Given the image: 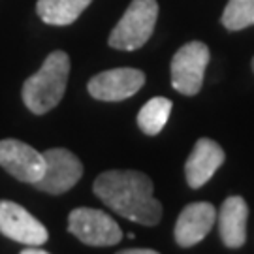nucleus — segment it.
<instances>
[{"label": "nucleus", "mask_w": 254, "mask_h": 254, "mask_svg": "<svg viewBox=\"0 0 254 254\" xmlns=\"http://www.w3.org/2000/svg\"><path fill=\"white\" fill-rule=\"evenodd\" d=\"M94 194L117 215L132 222L154 226L162 217V205L153 196V181L136 170H109L96 177Z\"/></svg>", "instance_id": "nucleus-1"}, {"label": "nucleus", "mask_w": 254, "mask_h": 254, "mask_svg": "<svg viewBox=\"0 0 254 254\" xmlns=\"http://www.w3.org/2000/svg\"><path fill=\"white\" fill-rule=\"evenodd\" d=\"M70 75V57L64 51L47 55L42 68L23 85V102L32 113L44 115L63 100Z\"/></svg>", "instance_id": "nucleus-2"}, {"label": "nucleus", "mask_w": 254, "mask_h": 254, "mask_svg": "<svg viewBox=\"0 0 254 254\" xmlns=\"http://www.w3.org/2000/svg\"><path fill=\"white\" fill-rule=\"evenodd\" d=\"M158 19L156 0H132L123 17L109 34L108 44L121 51H136L153 36Z\"/></svg>", "instance_id": "nucleus-3"}, {"label": "nucleus", "mask_w": 254, "mask_h": 254, "mask_svg": "<svg viewBox=\"0 0 254 254\" xmlns=\"http://www.w3.org/2000/svg\"><path fill=\"white\" fill-rule=\"evenodd\" d=\"M68 230L89 247H111L123 239V230L113 217L91 207L73 209L68 217Z\"/></svg>", "instance_id": "nucleus-4"}, {"label": "nucleus", "mask_w": 254, "mask_h": 254, "mask_svg": "<svg viewBox=\"0 0 254 254\" xmlns=\"http://www.w3.org/2000/svg\"><path fill=\"white\" fill-rule=\"evenodd\" d=\"M209 63V47L203 42H189L172 59V87L183 96L198 94Z\"/></svg>", "instance_id": "nucleus-5"}, {"label": "nucleus", "mask_w": 254, "mask_h": 254, "mask_svg": "<svg viewBox=\"0 0 254 254\" xmlns=\"http://www.w3.org/2000/svg\"><path fill=\"white\" fill-rule=\"evenodd\" d=\"M44 158H46V172L40 177V181L34 183L38 190L57 196V194L68 192L81 179L83 164L72 151L47 149L44 153Z\"/></svg>", "instance_id": "nucleus-6"}, {"label": "nucleus", "mask_w": 254, "mask_h": 254, "mask_svg": "<svg viewBox=\"0 0 254 254\" xmlns=\"http://www.w3.org/2000/svg\"><path fill=\"white\" fill-rule=\"evenodd\" d=\"M0 166L17 181L34 185L46 172V158L25 141L0 139Z\"/></svg>", "instance_id": "nucleus-7"}, {"label": "nucleus", "mask_w": 254, "mask_h": 254, "mask_svg": "<svg viewBox=\"0 0 254 254\" xmlns=\"http://www.w3.org/2000/svg\"><path fill=\"white\" fill-rule=\"evenodd\" d=\"M145 85V73L136 68H115L91 77L87 91L102 102H121L134 96Z\"/></svg>", "instance_id": "nucleus-8"}, {"label": "nucleus", "mask_w": 254, "mask_h": 254, "mask_svg": "<svg viewBox=\"0 0 254 254\" xmlns=\"http://www.w3.org/2000/svg\"><path fill=\"white\" fill-rule=\"evenodd\" d=\"M0 234L30 247L44 245L49 237L46 226L36 217L19 203L8 200L0 201Z\"/></svg>", "instance_id": "nucleus-9"}, {"label": "nucleus", "mask_w": 254, "mask_h": 254, "mask_svg": "<svg viewBox=\"0 0 254 254\" xmlns=\"http://www.w3.org/2000/svg\"><path fill=\"white\" fill-rule=\"evenodd\" d=\"M217 220V209L209 201H194L181 211L173 236L179 247H194L203 241Z\"/></svg>", "instance_id": "nucleus-10"}, {"label": "nucleus", "mask_w": 254, "mask_h": 254, "mask_svg": "<svg viewBox=\"0 0 254 254\" xmlns=\"http://www.w3.org/2000/svg\"><path fill=\"white\" fill-rule=\"evenodd\" d=\"M224 158H226V154L217 141H213L209 137L198 139L192 153L187 158V164H185V175H187L189 187L192 189L203 187L224 164Z\"/></svg>", "instance_id": "nucleus-11"}, {"label": "nucleus", "mask_w": 254, "mask_h": 254, "mask_svg": "<svg viewBox=\"0 0 254 254\" xmlns=\"http://www.w3.org/2000/svg\"><path fill=\"white\" fill-rule=\"evenodd\" d=\"M249 205L241 196H230L218 213V232L228 249H239L247 241Z\"/></svg>", "instance_id": "nucleus-12"}, {"label": "nucleus", "mask_w": 254, "mask_h": 254, "mask_svg": "<svg viewBox=\"0 0 254 254\" xmlns=\"http://www.w3.org/2000/svg\"><path fill=\"white\" fill-rule=\"evenodd\" d=\"M92 0H38L36 11L47 25L66 27L77 21Z\"/></svg>", "instance_id": "nucleus-13"}, {"label": "nucleus", "mask_w": 254, "mask_h": 254, "mask_svg": "<svg viewBox=\"0 0 254 254\" xmlns=\"http://www.w3.org/2000/svg\"><path fill=\"white\" fill-rule=\"evenodd\" d=\"M172 102L164 96H154L137 113V127L147 136L160 134L172 115Z\"/></svg>", "instance_id": "nucleus-14"}, {"label": "nucleus", "mask_w": 254, "mask_h": 254, "mask_svg": "<svg viewBox=\"0 0 254 254\" xmlns=\"http://www.w3.org/2000/svg\"><path fill=\"white\" fill-rule=\"evenodd\" d=\"M222 25L228 30H243L254 25V0H228Z\"/></svg>", "instance_id": "nucleus-15"}, {"label": "nucleus", "mask_w": 254, "mask_h": 254, "mask_svg": "<svg viewBox=\"0 0 254 254\" xmlns=\"http://www.w3.org/2000/svg\"><path fill=\"white\" fill-rule=\"evenodd\" d=\"M123 254H156L153 249H132V251H123Z\"/></svg>", "instance_id": "nucleus-16"}, {"label": "nucleus", "mask_w": 254, "mask_h": 254, "mask_svg": "<svg viewBox=\"0 0 254 254\" xmlns=\"http://www.w3.org/2000/svg\"><path fill=\"white\" fill-rule=\"evenodd\" d=\"M23 254H46V251L34 247V249H23Z\"/></svg>", "instance_id": "nucleus-17"}, {"label": "nucleus", "mask_w": 254, "mask_h": 254, "mask_svg": "<svg viewBox=\"0 0 254 254\" xmlns=\"http://www.w3.org/2000/svg\"><path fill=\"white\" fill-rule=\"evenodd\" d=\"M253 72H254V59H253Z\"/></svg>", "instance_id": "nucleus-18"}]
</instances>
